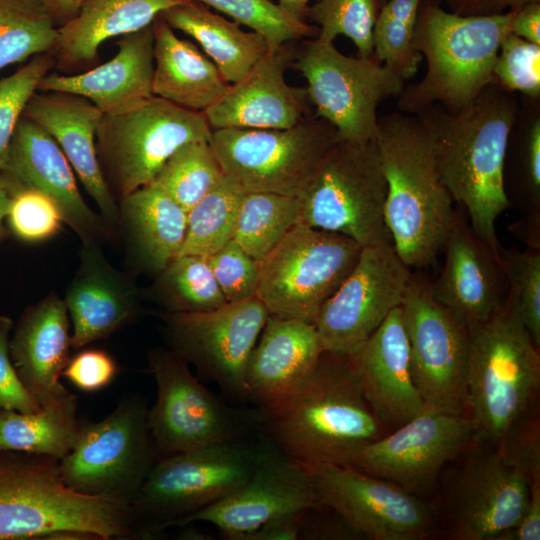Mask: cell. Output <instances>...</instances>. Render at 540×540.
Instances as JSON below:
<instances>
[{
  "label": "cell",
  "mask_w": 540,
  "mask_h": 540,
  "mask_svg": "<svg viewBox=\"0 0 540 540\" xmlns=\"http://www.w3.org/2000/svg\"><path fill=\"white\" fill-rule=\"evenodd\" d=\"M386 192L375 140H338L295 195L297 223L341 233L362 248L392 244L384 213Z\"/></svg>",
  "instance_id": "52a82bcc"
},
{
  "label": "cell",
  "mask_w": 540,
  "mask_h": 540,
  "mask_svg": "<svg viewBox=\"0 0 540 540\" xmlns=\"http://www.w3.org/2000/svg\"><path fill=\"white\" fill-rule=\"evenodd\" d=\"M203 112L191 111L151 96L116 114H103L96 136L100 165L119 198L150 183L183 144L211 140Z\"/></svg>",
  "instance_id": "8fae6325"
},
{
  "label": "cell",
  "mask_w": 540,
  "mask_h": 540,
  "mask_svg": "<svg viewBox=\"0 0 540 540\" xmlns=\"http://www.w3.org/2000/svg\"><path fill=\"white\" fill-rule=\"evenodd\" d=\"M347 358L368 404L384 426L395 429L425 408L413 378L400 306Z\"/></svg>",
  "instance_id": "d4e9b609"
},
{
  "label": "cell",
  "mask_w": 540,
  "mask_h": 540,
  "mask_svg": "<svg viewBox=\"0 0 540 540\" xmlns=\"http://www.w3.org/2000/svg\"><path fill=\"white\" fill-rule=\"evenodd\" d=\"M316 506L317 495L307 468L269 442L262 444L257 464L245 483L216 503L180 519L175 526L207 522L224 538L239 540L271 520Z\"/></svg>",
  "instance_id": "ffe728a7"
},
{
  "label": "cell",
  "mask_w": 540,
  "mask_h": 540,
  "mask_svg": "<svg viewBox=\"0 0 540 540\" xmlns=\"http://www.w3.org/2000/svg\"><path fill=\"white\" fill-rule=\"evenodd\" d=\"M185 0H84L76 15L58 28L53 50L64 70L92 65L108 39L140 31Z\"/></svg>",
  "instance_id": "1f68e13d"
},
{
  "label": "cell",
  "mask_w": 540,
  "mask_h": 540,
  "mask_svg": "<svg viewBox=\"0 0 540 540\" xmlns=\"http://www.w3.org/2000/svg\"><path fill=\"white\" fill-rule=\"evenodd\" d=\"M23 116L47 131L60 146L114 238L119 206L103 174L96 145L103 112L82 96L38 90Z\"/></svg>",
  "instance_id": "484cf974"
},
{
  "label": "cell",
  "mask_w": 540,
  "mask_h": 540,
  "mask_svg": "<svg viewBox=\"0 0 540 540\" xmlns=\"http://www.w3.org/2000/svg\"><path fill=\"white\" fill-rule=\"evenodd\" d=\"M510 32L540 45V2H530L515 8Z\"/></svg>",
  "instance_id": "6f0895ef"
},
{
  "label": "cell",
  "mask_w": 540,
  "mask_h": 540,
  "mask_svg": "<svg viewBox=\"0 0 540 540\" xmlns=\"http://www.w3.org/2000/svg\"><path fill=\"white\" fill-rule=\"evenodd\" d=\"M539 386V348L505 300L469 329L466 400L475 438L498 444L528 411Z\"/></svg>",
  "instance_id": "8992f818"
},
{
  "label": "cell",
  "mask_w": 540,
  "mask_h": 540,
  "mask_svg": "<svg viewBox=\"0 0 540 540\" xmlns=\"http://www.w3.org/2000/svg\"><path fill=\"white\" fill-rule=\"evenodd\" d=\"M15 182L3 171H0V238L3 234V221L6 219L9 201Z\"/></svg>",
  "instance_id": "91938a15"
},
{
  "label": "cell",
  "mask_w": 540,
  "mask_h": 540,
  "mask_svg": "<svg viewBox=\"0 0 540 540\" xmlns=\"http://www.w3.org/2000/svg\"><path fill=\"white\" fill-rule=\"evenodd\" d=\"M11 320L0 314V409L32 413L41 408L20 380L9 352Z\"/></svg>",
  "instance_id": "f5cc1de1"
},
{
  "label": "cell",
  "mask_w": 540,
  "mask_h": 540,
  "mask_svg": "<svg viewBox=\"0 0 540 540\" xmlns=\"http://www.w3.org/2000/svg\"><path fill=\"white\" fill-rule=\"evenodd\" d=\"M152 293L166 312H206L228 303L206 258L197 255H177L157 275Z\"/></svg>",
  "instance_id": "f35d334b"
},
{
  "label": "cell",
  "mask_w": 540,
  "mask_h": 540,
  "mask_svg": "<svg viewBox=\"0 0 540 540\" xmlns=\"http://www.w3.org/2000/svg\"><path fill=\"white\" fill-rule=\"evenodd\" d=\"M256 413L270 442L303 465L351 466L383 436L347 355L327 351L298 385Z\"/></svg>",
  "instance_id": "7a4b0ae2"
},
{
  "label": "cell",
  "mask_w": 540,
  "mask_h": 540,
  "mask_svg": "<svg viewBox=\"0 0 540 540\" xmlns=\"http://www.w3.org/2000/svg\"><path fill=\"white\" fill-rule=\"evenodd\" d=\"M282 45L266 53L239 81L203 113L212 130L222 128L284 129L309 116L306 87L285 80L296 46Z\"/></svg>",
  "instance_id": "603a6c76"
},
{
  "label": "cell",
  "mask_w": 540,
  "mask_h": 540,
  "mask_svg": "<svg viewBox=\"0 0 540 540\" xmlns=\"http://www.w3.org/2000/svg\"><path fill=\"white\" fill-rule=\"evenodd\" d=\"M387 0H378L380 6H382Z\"/></svg>",
  "instance_id": "be15d7a7"
},
{
  "label": "cell",
  "mask_w": 540,
  "mask_h": 540,
  "mask_svg": "<svg viewBox=\"0 0 540 540\" xmlns=\"http://www.w3.org/2000/svg\"><path fill=\"white\" fill-rule=\"evenodd\" d=\"M475 439L471 419L424 408L415 417L366 446L351 467L410 493L428 488L445 463Z\"/></svg>",
  "instance_id": "d6986e66"
},
{
  "label": "cell",
  "mask_w": 540,
  "mask_h": 540,
  "mask_svg": "<svg viewBox=\"0 0 540 540\" xmlns=\"http://www.w3.org/2000/svg\"><path fill=\"white\" fill-rule=\"evenodd\" d=\"M524 415L500 440L497 452L506 463L520 470L531 481L540 478L539 418Z\"/></svg>",
  "instance_id": "f907efd6"
},
{
  "label": "cell",
  "mask_w": 540,
  "mask_h": 540,
  "mask_svg": "<svg viewBox=\"0 0 540 540\" xmlns=\"http://www.w3.org/2000/svg\"><path fill=\"white\" fill-rule=\"evenodd\" d=\"M6 220L14 235L29 243L43 242L54 237L65 223L61 209L52 198L16 182Z\"/></svg>",
  "instance_id": "7dc6e473"
},
{
  "label": "cell",
  "mask_w": 540,
  "mask_h": 540,
  "mask_svg": "<svg viewBox=\"0 0 540 540\" xmlns=\"http://www.w3.org/2000/svg\"><path fill=\"white\" fill-rule=\"evenodd\" d=\"M64 302L73 350L109 337L140 312V292L134 279L113 267L96 243L82 244L80 265Z\"/></svg>",
  "instance_id": "4316f807"
},
{
  "label": "cell",
  "mask_w": 540,
  "mask_h": 540,
  "mask_svg": "<svg viewBox=\"0 0 540 540\" xmlns=\"http://www.w3.org/2000/svg\"><path fill=\"white\" fill-rule=\"evenodd\" d=\"M462 209L455 211L443 248L444 265L431 288L434 297L469 330L503 305L507 287L500 254L475 233Z\"/></svg>",
  "instance_id": "7402d4cb"
},
{
  "label": "cell",
  "mask_w": 540,
  "mask_h": 540,
  "mask_svg": "<svg viewBox=\"0 0 540 540\" xmlns=\"http://www.w3.org/2000/svg\"><path fill=\"white\" fill-rule=\"evenodd\" d=\"M70 348L64 299L51 293L24 312L9 341V352L20 380L40 406L68 392L59 379Z\"/></svg>",
  "instance_id": "f1b7e54d"
},
{
  "label": "cell",
  "mask_w": 540,
  "mask_h": 540,
  "mask_svg": "<svg viewBox=\"0 0 540 540\" xmlns=\"http://www.w3.org/2000/svg\"><path fill=\"white\" fill-rule=\"evenodd\" d=\"M448 11L460 16H490L505 13L540 0H441Z\"/></svg>",
  "instance_id": "9f6ffc18"
},
{
  "label": "cell",
  "mask_w": 540,
  "mask_h": 540,
  "mask_svg": "<svg viewBox=\"0 0 540 540\" xmlns=\"http://www.w3.org/2000/svg\"><path fill=\"white\" fill-rule=\"evenodd\" d=\"M515 9L490 16H460L423 0L414 46L427 62L425 76L406 85L399 111L418 114L432 104L449 111L468 106L493 80V67Z\"/></svg>",
  "instance_id": "5b68a950"
},
{
  "label": "cell",
  "mask_w": 540,
  "mask_h": 540,
  "mask_svg": "<svg viewBox=\"0 0 540 540\" xmlns=\"http://www.w3.org/2000/svg\"><path fill=\"white\" fill-rule=\"evenodd\" d=\"M244 193L224 174L187 212L185 238L177 255L208 257L230 242Z\"/></svg>",
  "instance_id": "8d00e7d4"
},
{
  "label": "cell",
  "mask_w": 540,
  "mask_h": 540,
  "mask_svg": "<svg viewBox=\"0 0 540 540\" xmlns=\"http://www.w3.org/2000/svg\"><path fill=\"white\" fill-rule=\"evenodd\" d=\"M80 428L77 397L69 391L32 413L0 409V452L61 460L75 445Z\"/></svg>",
  "instance_id": "d590c367"
},
{
  "label": "cell",
  "mask_w": 540,
  "mask_h": 540,
  "mask_svg": "<svg viewBox=\"0 0 540 540\" xmlns=\"http://www.w3.org/2000/svg\"><path fill=\"white\" fill-rule=\"evenodd\" d=\"M117 53L109 61L74 75L48 73L39 91L82 96L103 114H116L141 104L151 96L154 69L152 25L121 36Z\"/></svg>",
  "instance_id": "83f0119b"
},
{
  "label": "cell",
  "mask_w": 540,
  "mask_h": 540,
  "mask_svg": "<svg viewBox=\"0 0 540 540\" xmlns=\"http://www.w3.org/2000/svg\"><path fill=\"white\" fill-rule=\"evenodd\" d=\"M529 483L497 450L471 455L452 489V538L496 540L519 521L529 498Z\"/></svg>",
  "instance_id": "44dd1931"
},
{
  "label": "cell",
  "mask_w": 540,
  "mask_h": 540,
  "mask_svg": "<svg viewBox=\"0 0 540 540\" xmlns=\"http://www.w3.org/2000/svg\"><path fill=\"white\" fill-rule=\"evenodd\" d=\"M380 4L378 0H317L307 15L319 29L317 37L334 42L339 35L348 37L356 46L358 56L373 55V27Z\"/></svg>",
  "instance_id": "7bdbcfd3"
},
{
  "label": "cell",
  "mask_w": 540,
  "mask_h": 540,
  "mask_svg": "<svg viewBox=\"0 0 540 540\" xmlns=\"http://www.w3.org/2000/svg\"><path fill=\"white\" fill-rule=\"evenodd\" d=\"M159 17L172 29L192 37L229 84L242 79L270 51L263 36L243 31L237 22L226 20L199 2L185 0Z\"/></svg>",
  "instance_id": "836d02e7"
},
{
  "label": "cell",
  "mask_w": 540,
  "mask_h": 540,
  "mask_svg": "<svg viewBox=\"0 0 540 540\" xmlns=\"http://www.w3.org/2000/svg\"><path fill=\"white\" fill-rule=\"evenodd\" d=\"M361 250L341 233L296 223L260 262L257 297L270 315L315 324Z\"/></svg>",
  "instance_id": "9c48e42d"
},
{
  "label": "cell",
  "mask_w": 540,
  "mask_h": 540,
  "mask_svg": "<svg viewBox=\"0 0 540 540\" xmlns=\"http://www.w3.org/2000/svg\"><path fill=\"white\" fill-rule=\"evenodd\" d=\"M304 466L318 505L339 515L358 536L422 540L431 534V512L413 493L351 466Z\"/></svg>",
  "instance_id": "ac0fdd59"
},
{
  "label": "cell",
  "mask_w": 540,
  "mask_h": 540,
  "mask_svg": "<svg viewBox=\"0 0 540 540\" xmlns=\"http://www.w3.org/2000/svg\"><path fill=\"white\" fill-rule=\"evenodd\" d=\"M56 22L42 0H0V70L54 50Z\"/></svg>",
  "instance_id": "ab89813d"
},
{
  "label": "cell",
  "mask_w": 540,
  "mask_h": 540,
  "mask_svg": "<svg viewBox=\"0 0 540 540\" xmlns=\"http://www.w3.org/2000/svg\"><path fill=\"white\" fill-rule=\"evenodd\" d=\"M411 274L392 244L363 247L315 321L324 351L350 355L358 349L401 305Z\"/></svg>",
  "instance_id": "e0dca14e"
},
{
  "label": "cell",
  "mask_w": 540,
  "mask_h": 540,
  "mask_svg": "<svg viewBox=\"0 0 540 540\" xmlns=\"http://www.w3.org/2000/svg\"><path fill=\"white\" fill-rule=\"evenodd\" d=\"M520 102L495 82L465 108L449 111L432 104L417 115L430 132L439 176L470 226L496 253L502 246L496 223L511 207L504 163Z\"/></svg>",
  "instance_id": "6da1fadb"
},
{
  "label": "cell",
  "mask_w": 540,
  "mask_h": 540,
  "mask_svg": "<svg viewBox=\"0 0 540 540\" xmlns=\"http://www.w3.org/2000/svg\"><path fill=\"white\" fill-rule=\"evenodd\" d=\"M91 539L142 536L133 503L84 494L63 481L59 460L31 454L0 460V540Z\"/></svg>",
  "instance_id": "277c9868"
},
{
  "label": "cell",
  "mask_w": 540,
  "mask_h": 540,
  "mask_svg": "<svg viewBox=\"0 0 540 540\" xmlns=\"http://www.w3.org/2000/svg\"><path fill=\"white\" fill-rule=\"evenodd\" d=\"M223 175L210 140H194L179 147L152 181L188 212Z\"/></svg>",
  "instance_id": "60d3db41"
},
{
  "label": "cell",
  "mask_w": 540,
  "mask_h": 540,
  "mask_svg": "<svg viewBox=\"0 0 540 540\" xmlns=\"http://www.w3.org/2000/svg\"><path fill=\"white\" fill-rule=\"evenodd\" d=\"M521 107V106H520ZM530 110H519L511 130L504 163V186L509 202L521 214L510 231L526 247L540 248V114L539 99Z\"/></svg>",
  "instance_id": "e575fe53"
},
{
  "label": "cell",
  "mask_w": 540,
  "mask_h": 540,
  "mask_svg": "<svg viewBox=\"0 0 540 540\" xmlns=\"http://www.w3.org/2000/svg\"><path fill=\"white\" fill-rule=\"evenodd\" d=\"M295 196L245 192L239 207L233 240L261 262L297 223Z\"/></svg>",
  "instance_id": "74e56055"
},
{
  "label": "cell",
  "mask_w": 540,
  "mask_h": 540,
  "mask_svg": "<svg viewBox=\"0 0 540 540\" xmlns=\"http://www.w3.org/2000/svg\"><path fill=\"white\" fill-rule=\"evenodd\" d=\"M269 313L257 297L206 312L163 311L170 349L223 393L246 402L245 369Z\"/></svg>",
  "instance_id": "2e32d148"
},
{
  "label": "cell",
  "mask_w": 540,
  "mask_h": 540,
  "mask_svg": "<svg viewBox=\"0 0 540 540\" xmlns=\"http://www.w3.org/2000/svg\"><path fill=\"white\" fill-rule=\"evenodd\" d=\"M540 539V478L529 483V498L519 521L496 540Z\"/></svg>",
  "instance_id": "db71d44e"
},
{
  "label": "cell",
  "mask_w": 540,
  "mask_h": 540,
  "mask_svg": "<svg viewBox=\"0 0 540 540\" xmlns=\"http://www.w3.org/2000/svg\"><path fill=\"white\" fill-rule=\"evenodd\" d=\"M147 413L142 401L130 398L101 421L81 425L75 445L59 460L65 484L133 503L158 457Z\"/></svg>",
  "instance_id": "5bb4252c"
},
{
  "label": "cell",
  "mask_w": 540,
  "mask_h": 540,
  "mask_svg": "<svg viewBox=\"0 0 540 540\" xmlns=\"http://www.w3.org/2000/svg\"><path fill=\"white\" fill-rule=\"evenodd\" d=\"M209 5L263 36L270 51L305 37H317L319 29L286 14L270 0H191Z\"/></svg>",
  "instance_id": "ee69618b"
},
{
  "label": "cell",
  "mask_w": 540,
  "mask_h": 540,
  "mask_svg": "<svg viewBox=\"0 0 540 540\" xmlns=\"http://www.w3.org/2000/svg\"><path fill=\"white\" fill-rule=\"evenodd\" d=\"M118 206L117 233L131 263L158 275L179 253L187 212L153 181L119 198Z\"/></svg>",
  "instance_id": "4dcf8cb0"
},
{
  "label": "cell",
  "mask_w": 540,
  "mask_h": 540,
  "mask_svg": "<svg viewBox=\"0 0 540 540\" xmlns=\"http://www.w3.org/2000/svg\"><path fill=\"white\" fill-rule=\"evenodd\" d=\"M423 0H387L373 27V57L405 81L414 77L423 59L414 46L418 11Z\"/></svg>",
  "instance_id": "b9f144b4"
},
{
  "label": "cell",
  "mask_w": 540,
  "mask_h": 540,
  "mask_svg": "<svg viewBox=\"0 0 540 540\" xmlns=\"http://www.w3.org/2000/svg\"><path fill=\"white\" fill-rule=\"evenodd\" d=\"M262 449L242 440L215 443L157 460L133 507L153 536L223 499L247 481Z\"/></svg>",
  "instance_id": "ba28073f"
},
{
  "label": "cell",
  "mask_w": 540,
  "mask_h": 540,
  "mask_svg": "<svg viewBox=\"0 0 540 540\" xmlns=\"http://www.w3.org/2000/svg\"><path fill=\"white\" fill-rule=\"evenodd\" d=\"M2 171L17 184L52 198L82 244L101 245L113 238L101 216L83 199L75 172L60 146L47 131L24 116L15 129Z\"/></svg>",
  "instance_id": "cb8c5ba5"
},
{
  "label": "cell",
  "mask_w": 540,
  "mask_h": 540,
  "mask_svg": "<svg viewBox=\"0 0 540 540\" xmlns=\"http://www.w3.org/2000/svg\"><path fill=\"white\" fill-rule=\"evenodd\" d=\"M148 370L157 386L147 419L159 459L215 443L241 440L258 424L257 413L226 405L202 385L189 363L170 348L148 353Z\"/></svg>",
  "instance_id": "4fadbf2b"
},
{
  "label": "cell",
  "mask_w": 540,
  "mask_h": 540,
  "mask_svg": "<svg viewBox=\"0 0 540 540\" xmlns=\"http://www.w3.org/2000/svg\"><path fill=\"white\" fill-rule=\"evenodd\" d=\"M113 357L100 349H85L71 357L62 376L78 389L96 392L108 386L117 374Z\"/></svg>",
  "instance_id": "816d5d0a"
},
{
  "label": "cell",
  "mask_w": 540,
  "mask_h": 540,
  "mask_svg": "<svg viewBox=\"0 0 540 540\" xmlns=\"http://www.w3.org/2000/svg\"><path fill=\"white\" fill-rule=\"evenodd\" d=\"M55 63L53 51L42 53L32 57L13 74L0 78V171L28 101Z\"/></svg>",
  "instance_id": "bcb514c9"
},
{
  "label": "cell",
  "mask_w": 540,
  "mask_h": 540,
  "mask_svg": "<svg viewBox=\"0 0 540 540\" xmlns=\"http://www.w3.org/2000/svg\"><path fill=\"white\" fill-rule=\"evenodd\" d=\"M493 80L507 91L540 97V45L509 32L500 44Z\"/></svg>",
  "instance_id": "c3c4849f"
},
{
  "label": "cell",
  "mask_w": 540,
  "mask_h": 540,
  "mask_svg": "<svg viewBox=\"0 0 540 540\" xmlns=\"http://www.w3.org/2000/svg\"><path fill=\"white\" fill-rule=\"evenodd\" d=\"M291 67L306 79L315 115L330 123L341 141L375 140L378 106L398 97L406 86L403 78L373 56L344 55L333 42L318 37L296 46Z\"/></svg>",
  "instance_id": "30bf717a"
},
{
  "label": "cell",
  "mask_w": 540,
  "mask_h": 540,
  "mask_svg": "<svg viewBox=\"0 0 540 540\" xmlns=\"http://www.w3.org/2000/svg\"><path fill=\"white\" fill-rule=\"evenodd\" d=\"M375 142L392 245L410 269L430 266L443 251L456 211L436 167L430 132L417 115L392 112L378 116Z\"/></svg>",
  "instance_id": "3957f363"
},
{
  "label": "cell",
  "mask_w": 540,
  "mask_h": 540,
  "mask_svg": "<svg viewBox=\"0 0 540 540\" xmlns=\"http://www.w3.org/2000/svg\"><path fill=\"white\" fill-rule=\"evenodd\" d=\"M205 258L228 303L257 296L260 262L247 254L233 239Z\"/></svg>",
  "instance_id": "681fc988"
},
{
  "label": "cell",
  "mask_w": 540,
  "mask_h": 540,
  "mask_svg": "<svg viewBox=\"0 0 540 540\" xmlns=\"http://www.w3.org/2000/svg\"><path fill=\"white\" fill-rule=\"evenodd\" d=\"M304 512L293 513L271 520L244 534L239 540H296L304 523Z\"/></svg>",
  "instance_id": "11a10c76"
},
{
  "label": "cell",
  "mask_w": 540,
  "mask_h": 540,
  "mask_svg": "<svg viewBox=\"0 0 540 540\" xmlns=\"http://www.w3.org/2000/svg\"><path fill=\"white\" fill-rule=\"evenodd\" d=\"M338 140L335 128L314 115L284 129H216L210 143L223 173L245 192L295 196Z\"/></svg>",
  "instance_id": "7c38bea8"
},
{
  "label": "cell",
  "mask_w": 540,
  "mask_h": 540,
  "mask_svg": "<svg viewBox=\"0 0 540 540\" xmlns=\"http://www.w3.org/2000/svg\"><path fill=\"white\" fill-rule=\"evenodd\" d=\"M413 378L425 408L467 416L469 330L412 273L401 305Z\"/></svg>",
  "instance_id": "9a60e30c"
},
{
  "label": "cell",
  "mask_w": 540,
  "mask_h": 540,
  "mask_svg": "<svg viewBox=\"0 0 540 540\" xmlns=\"http://www.w3.org/2000/svg\"><path fill=\"white\" fill-rule=\"evenodd\" d=\"M152 29L153 95L196 112L215 104L230 84L214 62L193 42L179 38L161 18Z\"/></svg>",
  "instance_id": "d6a6232c"
},
{
  "label": "cell",
  "mask_w": 540,
  "mask_h": 540,
  "mask_svg": "<svg viewBox=\"0 0 540 540\" xmlns=\"http://www.w3.org/2000/svg\"><path fill=\"white\" fill-rule=\"evenodd\" d=\"M429 2L431 3H434V4H440L441 3V0H428Z\"/></svg>",
  "instance_id": "6125c7cd"
},
{
  "label": "cell",
  "mask_w": 540,
  "mask_h": 540,
  "mask_svg": "<svg viewBox=\"0 0 540 540\" xmlns=\"http://www.w3.org/2000/svg\"><path fill=\"white\" fill-rule=\"evenodd\" d=\"M311 0H279L281 9L297 20H304L308 11V4Z\"/></svg>",
  "instance_id": "94428289"
},
{
  "label": "cell",
  "mask_w": 540,
  "mask_h": 540,
  "mask_svg": "<svg viewBox=\"0 0 540 540\" xmlns=\"http://www.w3.org/2000/svg\"><path fill=\"white\" fill-rule=\"evenodd\" d=\"M54 20L62 19L63 23L73 18L84 0H42Z\"/></svg>",
  "instance_id": "680465c9"
},
{
  "label": "cell",
  "mask_w": 540,
  "mask_h": 540,
  "mask_svg": "<svg viewBox=\"0 0 540 540\" xmlns=\"http://www.w3.org/2000/svg\"><path fill=\"white\" fill-rule=\"evenodd\" d=\"M500 260L507 287L505 300L540 348V248H502Z\"/></svg>",
  "instance_id": "f6af8a7d"
},
{
  "label": "cell",
  "mask_w": 540,
  "mask_h": 540,
  "mask_svg": "<svg viewBox=\"0 0 540 540\" xmlns=\"http://www.w3.org/2000/svg\"><path fill=\"white\" fill-rule=\"evenodd\" d=\"M245 369L246 402L269 404L298 385L324 352L314 324L268 315Z\"/></svg>",
  "instance_id": "f546056e"
}]
</instances>
